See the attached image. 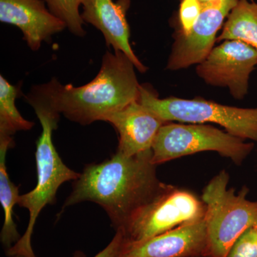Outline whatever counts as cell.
Returning <instances> with one entry per match:
<instances>
[{"label": "cell", "mask_w": 257, "mask_h": 257, "mask_svg": "<svg viewBox=\"0 0 257 257\" xmlns=\"http://www.w3.org/2000/svg\"><path fill=\"white\" fill-rule=\"evenodd\" d=\"M139 101L165 122L214 123L230 135L257 143V107H234L199 99H160L144 86Z\"/></svg>", "instance_id": "obj_5"}, {"label": "cell", "mask_w": 257, "mask_h": 257, "mask_svg": "<svg viewBox=\"0 0 257 257\" xmlns=\"http://www.w3.org/2000/svg\"><path fill=\"white\" fill-rule=\"evenodd\" d=\"M103 121L110 123L117 132L119 145L116 152L126 157L151 151L157 134L165 124L139 99L107 115Z\"/></svg>", "instance_id": "obj_13"}, {"label": "cell", "mask_w": 257, "mask_h": 257, "mask_svg": "<svg viewBox=\"0 0 257 257\" xmlns=\"http://www.w3.org/2000/svg\"><path fill=\"white\" fill-rule=\"evenodd\" d=\"M135 64L120 51H106L97 75L74 87L52 78L45 87L52 104L67 119L82 126L103 121L107 115L138 100L140 85Z\"/></svg>", "instance_id": "obj_2"}, {"label": "cell", "mask_w": 257, "mask_h": 257, "mask_svg": "<svg viewBox=\"0 0 257 257\" xmlns=\"http://www.w3.org/2000/svg\"><path fill=\"white\" fill-rule=\"evenodd\" d=\"M256 232H257V223H256Z\"/></svg>", "instance_id": "obj_23"}, {"label": "cell", "mask_w": 257, "mask_h": 257, "mask_svg": "<svg viewBox=\"0 0 257 257\" xmlns=\"http://www.w3.org/2000/svg\"><path fill=\"white\" fill-rule=\"evenodd\" d=\"M21 84L13 85L0 76V136L13 137L19 131H28L35 123L25 119L19 112L15 100Z\"/></svg>", "instance_id": "obj_16"}, {"label": "cell", "mask_w": 257, "mask_h": 257, "mask_svg": "<svg viewBox=\"0 0 257 257\" xmlns=\"http://www.w3.org/2000/svg\"><path fill=\"white\" fill-rule=\"evenodd\" d=\"M207 207L187 189L167 184L152 202L120 229L128 243L140 242L179 226L204 219Z\"/></svg>", "instance_id": "obj_7"}, {"label": "cell", "mask_w": 257, "mask_h": 257, "mask_svg": "<svg viewBox=\"0 0 257 257\" xmlns=\"http://www.w3.org/2000/svg\"><path fill=\"white\" fill-rule=\"evenodd\" d=\"M25 97L35 109L42 127L35 153L37 182L35 189L20 195L18 204L28 209L30 220L25 234L7 253L9 256L22 254L36 257L32 247V236L39 214L47 204H55L56 194L62 184L77 180L81 173L69 169L56 150L52 133L57 128L60 113L52 104L44 84L33 86Z\"/></svg>", "instance_id": "obj_3"}, {"label": "cell", "mask_w": 257, "mask_h": 257, "mask_svg": "<svg viewBox=\"0 0 257 257\" xmlns=\"http://www.w3.org/2000/svg\"><path fill=\"white\" fill-rule=\"evenodd\" d=\"M218 40H239L257 52V3L239 0L228 15Z\"/></svg>", "instance_id": "obj_15"}, {"label": "cell", "mask_w": 257, "mask_h": 257, "mask_svg": "<svg viewBox=\"0 0 257 257\" xmlns=\"http://www.w3.org/2000/svg\"><path fill=\"white\" fill-rule=\"evenodd\" d=\"M199 1H200L201 3H213V2L217 1V0H199Z\"/></svg>", "instance_id": "obj_21"}, {"label": "cell", "mask_w": 257, "mask_h": 257, "mask_svg": "<svg viewBox=\"0 0 257 257\" xmlns=\"http://www.w3.org/2000/svg\"><path fill=\"white\" fill-rule=\"evenodd\" d=\"M84 23L92 25L104 36L107 47L120 51L127 56L139 72L145 73L147 67L135 55L130 45V26L126 15L130 0H80Z\"/></svg>", "instance_id": "obj_12"}, {"label": "cell", "mask_w": 257, "mask_h": 257, "mask_svg": "<svg viewBox=\"0 0 257 257\" xmlns=\"http://www.w3.org/2000/svg\"><path fill=\"white\" fill-rule=\"evenodd\" d=\"M152 158V150L133 157L116 152L101 163L86 166L74 181L62 211L80 202L96 203L106 211L115 231L124 229L167 185L157 177Z\"/></svg>", "instance_id": "obj_1"}, {"label": "cell", "mask_w": 257, "mask_h": 257, "mask_svg": "<svg viewBox=\"0 0 257 257\" xmlns=\"http://www.w3.org/2000/svg\"><path fill=\"white\" fill-rule=\"evenodd\" d=\"M257 65V52L239 40H226L214 47L198 64L197 73L207 84L229 88L231 96L242 99L247 94L248 81Z\"/></svg>", "instance_id": "obj_8"}, {"label": "cell", "mask_w": 257, "mask_h": 257, "mask_svg": "<svg viewBox=\"0 0 257 257\" xmlns=\"http://www.w3.org/2000/svg\"><path fill=\"white\" fill-rule=\"evenodd\" d=\"M251 2H253V0H251Z\"/></svg>", "instance_id": "obj_24"}, {"label": "cell", "mask_w": 257, "mask_h": 257, "mask_svg": "<svg viewBox=\"0 0 257 257\" xmlns=\"http://www.w3.org/2000/svg\"><path fill=\"white\" fill-rule=\"evenodd\" d=\"M229 181V174L222 170L203 189L208 257H226L236 239L257 223V202L246 198L249 189L243 186L236 194L228 188Z\"/></svg>", "instance_id": "obj_4"}, {"label": "cell", "mask_w": 257, "mask_h": 257, "mask_svg": "<svg viewBox=\"0 0 257 257\" xmlns=\"http://www.w3.org/2000/svg\"><path fill=\"white\" fill-rule=\"evenodd\" d=\"M44 0H0V21L21 30L30 50H40L42 42L67 28L46 8Z\"/></svg>", "instance_id": "obj_11"}, {"label": "cell", "mask_w": 257, "mask_h": 257, "mask_svg": "<svg viewBox=\"0 0 257 257\" xmlns=\"http://www.w3.org/2000/svg\"><path fill=\"white\" fill-rule=\"evenodd\" d=\"M226 257H257L256 225L248 228L236 239Z\"/></svg>", "instance_id": "obj_18"}, {"label": "cell", "mask_w": 257, "mask_h": 257, "mask_svg": "<svg viewBox=\"0 0 257 257\" xmlns=\"http://www.w3.org/2000/svg\"><path fill=\"white\" fill-rule=\"evenodd\" d=\"M254 144L209 125L164 124L152 146L155 165L201 152H216L240 166L252 152Z\"/></svg>", "instance_id": "obj_6"}, {"label": "cell", "mask_w": 257, "mask_h": 257, "mask_svg": "<svg viewBox=\"0 0 257 257\" xmlns=\"http://www.w3.org/2000/svg\"><path fill=\"white\" fill-rule=\"evenodd\" d=\"M208 257L205 220L179 226L140 242L126 243L123 257Z\"/></svg>", "instance_id": "obj_10"}, {"label": "cell", "mask_w": 257, "mask_h": 257, "mask_svg": "<svg viewBox=\"0 0 257 257\" xmlns=\"http://www.w3.org/2000/svg\"><path fill=\"white\" fill-rule=\"evenodd\" d=\"M13 147V137H0V202L5 217L1 231V241L8 250L13 247V243L15 244L21 238L13 220V209L20 199V189L10 180L6 166L7 153Z\"/></svg>", "instance_id": "obj_14"}, {"label": "cell", "mask_w": 257, "mask_h": 257, "mask_svg": "<svg viewBox=\"0 0 257 257\" xmlns=\"http://www.w3.org/2000/svg\"><path fill=\"white\" fill-rule=\"evenodd\" d=\"M48 9L57 18L65 24L69 31L77 37L86 35L79 8L80 0H44Z\"/></svg>", "instance_id": "obj_17"}, {"label": "cell", "mask_w": 257, "mask_h": 257, "mask_svg": "<svg viewBox=\"0 0 257 257\" xmlns=\"http://www.w3.org/2000/svg\"><path fill=\"white\" fill-rule=\"evenodd\" d=\"M203 4L199 0H183L179 9L182 31H190L202 13Z\"/></svg>", "instance_id": "obj_19"}, {"label": "cell", "mask_w": 257, "mask_h": 257, "mask_svg": "<svg viewBox=\"0 0 257 257\" xmlns=\"http://www.w3.org/2000/svg\"><path fill=\"white\" fill-rule=\"evenodd\" d=\"M10 257H28V256H24V255H22V254H15V255H13V256H10Z\"/></svg>", "instance_id": "obj_22"}, {"label": "cell", "mask_w": 257, "mask_h": 257, "mask_svg": "<svg viewBox=\"0 0 257 257\" xmlns=\"http://www.w3.org/2000/svg\"><path fill=\"white\" fill-rule=\"evenodd\" d=\"M127 240L121 230L116 231L114 237L104 249L94 257H123ZM73 257H84V254L77 252Z\"/></svg>", "instance_id": "obj_20"}, {"label": "cell", "mask_w": 257, "mask_h": 257, "mask_svg": "<svg viewBox=\"0 0 257 257\" xmlns=\"http://www.w3.org/2000/svg\"><path fill=\"white\" fill-rule=\"evenodd\" d=\"M238 2L239 0H217L202 3V13L190 31L181 30L177 34L167 68L178 70L200 64L205 60L214 49L216 34L225 18Z\"/></svg>", "instance_id": "obj_9"}]
</instances>
